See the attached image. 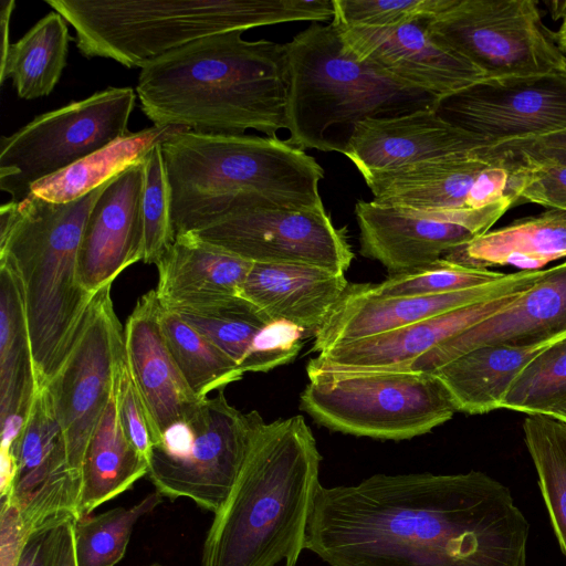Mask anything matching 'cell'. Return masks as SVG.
<instances>
[{
  "label": "cell",
  "instance_id": "obj_1",
  "mask_svg": "<svg viewBox=\"0 0 566 566\" xmlns=\"http://www.w3.org/2000/svg\"><path fill=\"white\" fill-rule=\"evenodd\" d=\"M530 524L480 471L321 485L305 549L329 566H526Z\"/></svg>",
  "mask_w": 566,
  "mask_h": 566
},
{
  "label": "cell",
  "instance_id": "obj_16",
  "mask_svg": "<svg viewBox=\"0 0 566 566\" xmlns=\"http://www.w3.org/2000/svg\"><path fill=\"white\" fill-rule=\"evenodd\" d=\"M15 475L8 499L27 537L80 518L82 482L70 470L66 443L48 389L38 390L11 448Z\"/></svg>",
  "mask_w": 566,
  "mask_h": 566
},
{
  "label": "cell",
  "instance_id": "obj_27",
  "mask_svg": "<svg viewBox=\"0 0 566 566\" xmlns=\"http://www.w3.org/2000/svg\"><path fill=\"white\" fill-rule=\"evenodd\" d=\"M251 265L190 233L181 234L156 264L155 292L159 302L168 307L237 296Z\"/></svg>",
  "mask_w": 566,
  "mask_h": 566
},
{
  "label": "cell",
  "instance_id": "obj_3",
  "mask_svg": "<svg viewBox=\"0 0 566 566\" xmlns=\"http://www.w3.org/2000/svg\"><path fill=\"white\" fill-rule=\"evenodd\" d=\"M321 460L303 416L264 421L213 513L200 566H296L322 485Z\"/></svg>",
  "mask_w": 566,
  "mask_h": 566
},
{
  "label": "cell",
  "instance_id": "obj_48",
  "mask_svg": "<svg viewBox=\"0 0 566 566\" xmlns=\"http://www.w3.org/2000/svg\"><path fill=\"white\" fill-rule=\"evenodd\" d=\"M545 415L552 416L554 418H557V419L566 422V399H564V400L555 403L554 406H552L545 412Z\"/></svg>",
  "mask_w": 566,
  "mask_h": 566
},
{
  "label": "cell",
  "instance_id": "obj_11",
  "mask_svg": "<svg viewBox=\"0 0 566 566\" xmlns=\"http://www.w3.org/2000/svg\"><path fill=\"white\" fill-rule=\"evenodd\" d=\"M427 29L486 78L566 74V55L533 0H454Z\"/></svg>",
  "mask_w": 566,
  "mask_h": 566
},
{
  "label": "cell",
  "instance_id": "obj_10",
  "mask_svg": "<svg viewBox=\"0 0 566 566\" xmlns=\"http://www.w3.org/2000/svg\"><path fill=\"white\" fill-rule=\"evenodd\" d=\"M137 94L132 87H107L34 117L0 139V189L12 201L31 195L45 179L128 135Z\"/></svg>",
  "mask_w": 566,
  "mask_h": 566
},
{
  "label": "cell",
  "instance_id": "obj_13",
  "mask_svg": "<svg viewBox=\"0 0 566 566\" xmlns=\"http://www.w3.org/2000/svg\"><path fill=\"white\" fill-rule=\"evenodd\" d=\"M251 263H294L345 274L354 258L346 227L326 211L282 207L255 192L234 196L208 226L189 232Z\"/></svg>",
  "mask_w": 566,
  "mask_h": 566
},
{
  "label": "cell",
  "instance_id": "obj_31",
  "mask_svg": "<svg viewBox=\"0 0 566 566\" xmlns=\"http://www.w3.org/2000/svg\"><path fill=\"white\" fill-rule=\"evenodd\" d=\"M147 461L123 432L113 389L85 452L78 504L80 518L130 490L138 480L147 476Z\"/></svg>",
  "mask_w": 566,
  "mask_h": 566
},
{
  "label": "cell",
  "instance_id": "obj_20",
  "mask_svg": "<svg viewBox=\"0 0 566 566\" xmlns=\"http://www.w3.org/2000/svg\"><path fill=\"white\" fill-rule=\"evenodd\" d=\"M143 192L140 161L112 178L95 200L78 251L80 282L91 294L112 285L125 269L143 261Z\"/></svg>",
  "mask_w": 566,
  "mask_h": 566
},
{
  "label": "cell",
  "instance_id": "obj_14",
  "mask_svg": "<svg viewBox=\"0 0 566 566\" xmlns=\"http://www.w3.org/2000/svg\"><path fill=\"white\" fill-rule=\"evenodd\" d=\"M124 348L107 285L94 294L73 347L45 387L65 437L69 468L81 482L87 444L113 394Z\"/></svg>",
  "mask_w": 566,
  "mask_h": 566
},
{
  "label": "cell",
  "instance_id": "obj_22",
  "mask_svg": "<svg viewBox=\"0 0 566 566\" xmlns=\"http://www.w3.org/2000/svg\"><path fill=\"white\" fill-rule=\"evenodd\" d=\"M168 308L206 335L243 373H265L291 363L306 337L298 327L272 318L240 295Z\"/></svg>",
  "mask_w": 566,
  "mask_h": 566
},
{
  "label": "cell",
  "instance_id": "obj_2",
  "mask_svg": "<svg viewBox=\"0 0 566 566\" xmlns=\"http://www.w3.org/2000/svg\"><path fill=\"white\" fill-rule=\"evenodd\" d=\"M243 32L199 39L140 69L136 94L147 118L212 134L254 129L276 138L286 129L284 45Z\"/></svg>",
  "mask_w": 566,
  "mask_h": 566
},
{
  "label": "cell",
  "instance_id": "obj_4",
  "mask_svg": "<svg viewBox=\"0 0 566 566\" xmlns=\"http://www.w3.org/2000/svg\"><path fill=\"white\" fill-rule=\"evenodd\" d=\"M106 184L70 202L31 193L0 207V261L9 262L22 283L38 390L64 364L94 296L80 282L78 251Z\"/></svg>",
  "mask_w": 566,
  "mask_h": 566
},
{
  "label": "cell",
  "instance_id": "obj_15",
  "mask_svg": "<svg viewBox=\"0 0 566 566\" xmlns=\"http://www.w3.org/2000/svg\"><path fill=\"white\" fill-rule=\"evenodd\" d=\"M433 108L486 146L552 134L566 129V74L484 78Z\"/></svg>",
  "mask_w": 566,
  "mask_h": 566
},
{
  "label": "cell",
  "instance_id": "obj_24",
  "mask_svg": "<svg viewBox=\"0 0 566 566\" xmlns=\"http://www.w3.org/2000/svg\"><path fill=\"white\" fill-rule=\"evenodd\" d=\"M355 216L360 253L381 263L390 275L432 264L482 234L463 223L419 216L373 200H357Z\"/></svg>",
  "mask_w": 566,
  "mask_h": 566
},
{
  "label": "cell",
  "instance_id": "obj_40",
  "mask_svg": "<svg viewBox=\"0 0 566 566\" xmlns=\"http://www.w3.org/2000/svg\"><path fill=\"white\" fill-rule=\"evenodd\" d=\"M454 0H333L332 21L367 28H394L432 18Z\"/></svg>",
  "mask_w": 566,
  "mask_h": 566
},
{
  "label": "cell",
  "instance_id": "obj_49",
  "mask_svg": "<svg viewBox=\"0 0 566 566\" xmlns=\"http://www.w3.org/2000/svg\"><path fill=\"white\" fill-rule=\"evenodd\" d=\"M547 6L554 19H562L566 12V1H551Z\"/></svg>",
  "mask_w": 566,
  "mask_h": 566
},
{
  "label": "cell",
  "instance_id": "obj_47",
  "mask_svg": "<svg viewBox=\"0 0 566 566\" xmlns=\"http://www.w3.org/2000/svg\"><path fill=\"white\" fill-rule=\"evenodd\" d=\"M554 38L559 49L566 55V12L562 18V24L558 31L554 33Z\"/></svg>",
  "mask_w": 566,
  "mask_h": 566
},
{
  "label": "cell",
  "instance_id": "obj_46",
  "mask_svg": "<svg viewBox=\"0 0 566 566\" xmlns=\"http://www.w3.org/2000/svg\"><path fill=\"white\" fill-rule=\"evenodd\" d=\"M15 7L14 0H2L1 1V33H2V44H1V63L0 66L4 64L9 50L11 45H9V24L11 13Z\"/></svg>",
  "mask_w": 566,
  "mask_h": 566
},
{
  "label": "cell",
  "instance_id": "obj_42",
  "mask_svg": "<svg viewBox=\"0 0 566 566\" xmlns=\"http://www.w3.org/2000/svg\"><path fill=\"white\" fill-rule=\"evenodd\" d=\"M114 397L123 432L130 444L148 463L153 448L150 423L130 373L125 348L115 368Z\"/></svg>",
  "mask_w": 566,
  "mask_h": 566
},
{
  "label": "cell",
  "instance_id": "obj_38",
  "mask_svg": "<svg viewBox=\"0 0 566 566\" xmlns=\"http://www.w3.org/2000/svg\"><path fill=\"white\" fill-rule=\"evenodd\" d=\"M506 273L472 268L440 259L424 268L389 275L378 284H370L373 293L394 296H428L483 286L503 279Z\"/></svg>",
  "mask_w": 566,
  "mask_h": 566
},
{
  "label": "cell",
  "instance_id": "obj_12",
  "mask_svg": "<svg viewBox=\"0 0 566 566\" xmlns=\"http://www.w3.org/2000/svg\"><path fill=\"white\" fill-rule=\"evenodd\" d=\"M484 149L361 176L377 203L463 223L483 234L516 202L510 167Z\"/></svg>",
  "mask_w": 566,
  "mask_h": 566
},
{
  "label": "cell",
  "instance_id": "obj_21",
  "mask_svg": "<svg viewBox=\"0 0 566 566\" xmlns=\"http://www.w3.org/2000/svg\"><path fill=\"white\" fill-rule=\"evenodd\" d=\"M488 147L444 120L433 107L358 123L345 156L359 172L388 170L418 163L469 155Z\"/></svg>",
  "mask_w": 566,
  "mask_h": 566
},
{
  "label": "cell",
  "instance_id": "obj_7",
  "mask_svg": "<svg viewBox=\"0 0 566 566\" xmlns=\"http://www.w3.org/2000/svg\"><path fill=\"white\" fill-rule=\"evenodd\" d=\"M283 45L290 133L285 142L301 150L345 154L361 120L434 107L438 99L357 61L343 49L332 21L312 22Z\"/></svg>",
  "mask_w": 566,
  "mask_h": 566
},
{
  "label": "cell",
  "instance_id": "obj_32",
  "mask_svg": "<svg viewBox=\"0 0 566 566\" xmlns=\"http://www.w3.org/2000/svg\"><path fill=\"white\" fill-rule=\"evenodd\" d=\"M189 130L176 125L145 128L118 138L74 165L34 184L31 193L52 202H70L106 184L158 145Z\"/></svg>",
  "mask_w": 566,
  "mask_h": 566
},
{
  "label": "cell",
  "instance_id": "obj_29",
  "mask_svg": "<svg viewBox=\"0 0 566 566\" xmlns=\"http://www.w3.org/2000/svg\"><path fill=\"white\" fill-rule=\"evenodd\" d=\"M556 340L526 346L482 345L432 373L447 388L457 411L486 413L502 408L506 392L521 371L538 353Z\"/></svg>",
  "mask_w": 566,
  "mask_h": 566
},
{
  "label": "cell",
  "instance_id": "obj_8",
  "mask_svg": "<svg viewBox=\"0 0 566 566\" xmlns=\"http://www.w3.org/2000/svg\"><path fill=\"white\" fill-rule=\"evenodd\" d=\"M307 376L301 409L318 424L346 434L406 440L430 432L457 412L433 373L375 369Z\"/></svg>",
  "mask_w": 566,
  "mask_h": 566
},
{
  "label": "cell",
  "instance_id": "obj_50",
  "mask_svg": "<svg viewBox=\"0 0 566 566\" xmlns=\"http://www.w3.org/2000/svg\"><path fill=\"white\" fill-rule=\"evenodd\" d=\"M147 566H163V565H160L158 563H154V564H150V565H147Z\"/></svg>",
  "mask_w": 566,
  "mask_h": 566
},
{
  "label": "cell",
  "instance_id": "obj_35",
  "mask_svg": "<svg viewBox=\"0 0 566 566\" xmlns=\"http://www.w3.org/2000/svg\"><path fill=\"white\" fill-rule=\"evenodd\" d=\"M523 430L554 533L566 556V422L528 415Z\"/></svg>",
  "mask_w": 566,
  "mask_h": 566
},
{
  "label": "cell",
  "instance_id": "obj_19",
  "mask_svg": "<svg viewBox=\"0 0 566 566\" xmlns=\"http://www.w3.org/2000/svg\"><path fill=\"white\" fill-rule=\"evenodd\" d=\"M566 336V261L545 269L509 305L422 355L402 370L432 373L482 345H535Z\"/></svg>",
  "mask_w": 566,
  "mask_h": 566
},
{
  "label": "cell",
  "instance_id": "obj_39",
  "mask_svg": "<svg viewBox=\"0 0 566 566\" xmlns=\"http://www.w3.org/2000/svg\"><path fill=\"white\" fill-rule=\"evenodd\" d=\"M144 256L143 262L157 264L175 241L171 223V190L161 145L144 158Z\"/></svg>",
  "mask_w": 566,
  "mask_h": 566
},
{
  "label": "cell",
  "instance_id": "obj_36",
  "mask_svg": "<svg viewBox=\"0 0 566 566\" xmlns=\"http://www.w3.org/2000/svg\"><path fill=\"white\" fill-rule=\"evenodd\" d=\"M156 491L129 507H114L75 523V552L78 566H115L126 553L137 522L161 502Z\"/></svg>",
  "mask_w": 566,
  "mask_h": 566
},
{
  "label": "cell",
  "instance_id": "obj_9",
  "mask_svg": "<svg viewBox=\"0 0 566 566\" xmlns=\"http://www.w3.org/2000/svg\"><path fill=\"white\" fill-rule=\"evenodd\" d=\"M263 422L258 411L230 405L223 391L206 398L154 443L147 478L163 497L216 513Z\"/></svg>",
  "mask_w": 566,
  "mask_h": 566
},
{
  "label": "cell",
  "instance_id": "obj_45",
  "mask_svg": "<svg viewBox=\"0 0 566 566\" xmlns=\"http://www.w3.org/2000/svg\"><path fill=\"white\" fill-rule=\"evenodd\" d=\"M75 523L60 526L51 566H78L75 552Z\"/></svg>",
  "mask_w": 566,
  "mask_h": 566
},
{
  "label": "cell",
  "instance_id": "obj_28",
  "mask_svg": "<svg viewBox=\"0 0 566 566\" xmlns=\"http://www.w3.org/2000/svg\"><path fill=\"white\" fill-rule=\"evenodd\" d=\"M566 258V211L544 212L516 219L489 230L443 256L459 264L489 269L512 265L520 271H536Z\"/></svg>",
  "mask_w": 566,
  "mask_h": 566
},
{
  "label": "cell",
  "instance_id": "obj_30",
  "mask_svg": "<svg viewBox=\"0 0 566 566\" xmlns=\"http://www.w3.org/2000/svg\"><path fill=\"white\" fill-rule=\"evenodd\" d=\"M36 392L22 283L14 268L0 261V423L24 424Z\"/></svg>",
  "mask_w": 566,
  "mask_h": 566
},
{
  "label": "cell",
  "instance_id": "obj_23",
  "mask_svg": "<svg viewBox=\"0 0 566 566\" xmlns=\"http://www.w3.org/2000/svg\"><path fill=\"white\" fill-rule=\"evenodd\" d=\"M524 290L484 300L398 329L335 345L311 359L306 371L402 370L441 343L492 316Z\"/></svg>",
  "mask_w": 566,
  "mask_h": 566
},
{
  "label": "cell",
  "instance_id": "obj_25",
  "mask_svg": "<svg viewBox=\"0 0 566 566\" xmlns=\"http://www.w3.org/2000/svg\"><path fill=\"white\" fill-rule=\"evenodd\" d=\"M158 308L157 294L151 290L138 298L124 328L125 353L149 419L153 446L168 427L201 401L189 388L168 348Z\"/></svg>",
  "mask_w": 566,
  "mask_h": 566
},
{
  "label": "cell",
  "instance_id": "obj_43",
  "mask_svg": "<svg viewBox=\"0 0 566 566\" xmlns=\"http://www.w3.org/2000/svg\"><path fill=\"white\" fill-rule=\"evenodd\" d=\"M484 153L492 158L553 161L566 165V129L488 146Z\"/></svg>",
  "mask_w": 566,
  "mask_h": 566
},
{
  "label": "cell",
  "instance_id": "obj_17",
  "mask_svg": "<svg viewBox=\"0 0 566 566\" xmlns=\"http://www.w3.org/2000/svg\"><path fill=\"white\" fill-rule=\"evenodd\" d=\"M429 19L380 29L332 22L343 49L357 61L438 99L486 78L468 60L430 38Z\"/></svg>",
  "mask_w": 566,
  "mask_h": 566
},
{
  "label": "cell",
  "instance_id": "obj_44",
  "mask_svg": "<svg viewBox=\"0 0 566 566\" xmlns=\"http://www.w3.org/2000/svg\"><path fill=\"white\" fill-rule=\"evenodd\" d=\"M59 530L60 526L29 536L17 566H51Z\"/></svg>",
  "mask_w": 566,
  "mask_h": 566
},
{
  "label": "cell",
  "instance_id": "obj_26",
  "mask_svg": "<svg viewBox=\"0 0 566 566\" xmlns=\"http://www.w3.org/2000/svg\"><path fill=\"white\" fill-rule=\"evenodd\" d=\"M347 285L344 274L314 265L252 263L240 296L314 337Z\"/></svg>",
  "mask_w": 566,
  "mask_h": 566
},
{
  "label": "cell",
  "instance_id": "obj_34",
  "mask_svg": "<svg viewBox=\"0 0 566 566\" xmlns=\"http://www.w3.org/2000/svg\"><path fill=\"white\" fill-rule=\"evenodd\" d=\"M158 319L180 373L199 399L242 378L243 370L223 350L160 302Z\"/></svg>",
  "mask_w": 566,
  "mask_h": 566
},
{
  "label": "cell",
  "instance_id": "obj_18",
  "mask_svg": "<svg viewBox=\"0 0 566 566\" xmlns=\"http://www.w3.org/2000/svg\"><path fill=\"white\" fill-rule=\"evenodd\" d=\"M544 270L517 271L473 289L428 296H380L369 283H348L345 292L314 336L312 350L328 348L390 332L484 300L524 290Z\"/></svg>",
  "mask_w": 566,
  "mask_h": 566
},
{
  "label": "cell",
  "instance_id": "obj_41",
  "mask_svg": "<svg viewBox=\"0 0 566 566\" xmlns=\"http://www.w3.org/2000/svg\"><path fill=\"white\" fill-rule=\"evenodd\" d=\"M492 158V157H491ZM511 169L515 200L566 211V165L553 161L497 158Z\"/></svg>",
  "mask_w": 566,
  "mask_h": 566
},
{
  "label": "cell",
  "instance_id": "obj_33",
  "mask_svg": "<svg viewBox=\"0 0 566 566\" xmlns=\"http://www.w3.org/2000/svg\"><path fill=\"white\" fill-rule=\"evenodd\" d=\"M69 29L64 18L51 11L9 50L0 66V83L10 77L20 98L48 96L66 65Z\"/></svg>",
  "mask_w": 566,
  "mask_h": 566
},
{
  "label": "cell",
  "instance_id": "obj_5",
  "mask_svg": "<svg viewBox=\"0 0 566 566\" xmlns=\"http://www.w3.org/2000/svg\"><path fill=\"white\" fill-rule=\"evenodd\" d=\"M175 238L214 221L237 195L255 192L295 210L325 211L324 169L277 137L180 133L161 145Z\"/></svg>",
  "mask_w": 566,
  "mask_h": 566
},
{
  "label": "cell",
  "instance_id": "obj_6",
  "mask_svg": "<svg viewBox=\"0 0 566 566\" xmlns=\"http://www.w3.org/2000/svg\"><path fill=\"white\" fill-rule=\"evenodd\" d=\"M75 30L87 57L133 69L199 39L292 21L334 18L333 0H45Z\"/></svg>",
  "mask_w": 566,
  "mask_h": 566
},
{
  "label": "cell",
  "instance_id": "obj_37",
  "mask_svg": "<svg viewBox=\"0 0 566 566\" xmlns=\"http://www.w3.org/2000/svg\"><path fill=\"white\" fill-rule=\"evenodd\" d=\"M566 399V336L554 342L521 371L506 392L502 408L545 415Z\"/></svg>",
  "mask_w": 566,
  "mask_h": 566
}]
</instances>
